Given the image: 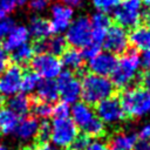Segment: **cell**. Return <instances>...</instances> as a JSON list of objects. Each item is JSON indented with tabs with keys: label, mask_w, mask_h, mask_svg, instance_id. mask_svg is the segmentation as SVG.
<instances>
[{
	"label": "cell",
	"mask_w": 150,
	"mask_h": 150,
	"mask_svg": "<svg viewBox=\"0 0 150 150\" xmlns=\"http://www.w3.org/2000/svg\"><path fill=\"white\" fill-rule=\"evenodd\" d=\"M28 32H29V35H32L35 40L46 39L52 34L50 23L48 20L41 16H33L29 21Z\"/></svg>",
	"instance_id": "24"
},
{
	"label": "cell",
	"mask_w": 150,
	"mask_h": 150,
	"mask_svg": "<svg viewBox=\"0 0 150 150\" xmlns=\"http://www.w3.org/2000/svg\"><path fill=\"white\" fill-rule=\"evenodd\" d=\"M118 98L125 116L139 118L150 112V91L141 86L124 89Z\"/></svg>",
	"instance_id": "3"
},
{
	"label": "cell",
	"mask_w": 150,
	"mask_h": 150,
	"mask_svg": "<svg viewBox=\"0 0 150 150\" xmlns=\"http://www.w3.org/2000/svg\"><path fill=\"white\" fill-rule=\"evenodd\" d=\"M52 108L53 105L50 103L43 102L35 98H32V107L30 110L33 111L34 116L38 118H42V120H47L49 116H52Z\"/></svg>",
	"instance_id": "28"
},
{
	"label": "cell",
	"mask_w": 150,
	"mask_h": 150,
	"mask_svg": "<svg viewBox=\"0 0 150 150\" xmlns=\"http://www.w3.org/2000/svg\"><path fill=\"white\" fill-rule=\"evenodd\" d=\"M90 143V137L87 136L86 134H81L74 138V141L70 143V145L68 146L69 150H84L87 148V145Z\"/></svg>",
	"instance_id": "33"
},
{
	"label": "cell",
	"mask_w": 150,
	"mask_h": 150,
	"mask_svg": "<svg viewBox=\"0 0 150 150\" xmlns=\"http://www.w3.org/2000/svg\"><path fill=\"white\" fill-rule=\"evenodd\" d=\"M100 52H101V45L95 43V42H93V41H90L88 45H86V46L82 47V49H81V53H82L84 60H86V59H87V60H90V59L95 57Z\"/></svg>",
	"instance_id": "34"
},
{
	"label": "cell",
	"mask_w": 150,
	"mask_h": 150,
	"mask_svg": "<svg viewBox=\"0 0 150 150\" xmlns=\"http://www.w3.org/2000/svg\"><path fill=\"white\" fill-rule=\"evenodd\" d=\"M52 115L54 118H66L70 116V108L69 104L66 102H59L52 108Z\"/></svg>",
	"instance_id": "31"
},
{
	"label": "cell",
	"mask_w": 150,
	"mask_h": 150,
	"mask_svg": "<svg viewBox=\"0 0 150 150\" xmlns=\"http://www.w3.org/2000/svg\"><path fill=\"white\" fill-rule=\"evenodd\" d=\"M40 122L36 117L33 116H23L21 120H19L15 129L14 135L15 137L21 142H29L34 139L38 135Z\"/></svg>",
	"instance_id": "15"
},
{
	"label": "cell",
	"mask_w": 150,
	"mask_h": 150,
	"mask_svg": "<svg viewBox=\"0 0 150 150\" xmlns=\"http://www.w3.org/2000/svg\"><path fill=\"white\" fill-rule=\"evenodd\" d=\"M27 4L29 5V8L34 12L43 11L47 7V1L46 0H29Z\"/></svg>",
	"instance_id": "38"
},
{
	"label": "cell",
	"mask_w": 150,
	"mask_h": 150,
	"mask_svg": "<svg viewBox=\"0 0 150 150\" xmlns=\"http://www.w3.org/2000/svg\"><path fill=\"white\" fill-rule=\"evenodd\" d=\"M29 40L28 28L25 26H15L11 33L4 39L2 47L6 52H13L14 49L27 43Z\"/></svg>",
	"instance_id": "17"
},
{
	"label": "cell",
	"mask_w": 150,
	"mask_h": 150,
	"mask_svg": "<svg viewBox=\"0 0 150 150\" xmlns=\"http://www.w3.org/2000/svg\"><path fill=\"white\" fill-rule=\"evenodd\" d=\"M12 55H11V59L12 61L14 62V64H18V66H23V64H27L30 62V60L33 59L34 56V49H33V46L28 45V43H25L22 45L21 47L14 49L13 52H11Z\"/></svg>",
	"instance_id": "26"
},
{
	"label": "cell",
	"mask_w": 150,
	"mask_h": 150,
	"mask_svg": "<svg viewBox=\"0 0 150 150\" xmlns=\"http://www.w3.org/2000/svg\"><path fill=\"white\" fill-rule=\"evenodd\" d=\"M141 62L143 63V66L150 70V49L145 50L144 54H143V57L141 59Z\"/></svg>",
	"instance_id": "44"
},
{
	"label": "cell",
	"mask_w": 150,
	"mask_h": 150,
	"mask_svg": "<svg viewBox=\"0 0 150 150\" xmlns=\"http://www.w3.org/2000/svg\"><path fill=\"white\" fill-rule=\"evenodd\" d=\"M18 1V5H25V4H27L29 0H16Z\"/></svg>",
	"instance_id": "47"
},
{
	"label": "cell",
	"mask_w": 150,
	"mask_h": 150,
	"mask_svg": "<svg viewBox=\"0 0 150 150\" xmlns=\"http://www.w3.org/2000/svg\"><path fill=\"white\" fill-rule=\"evenodd\" d=\"M16 0H0V20L7 18L16 7Z\"/></svg>",
	"instance_id": "35"
},
{
	"label": "cell",
	"mask_w": 150,
	"mask_h": 150,
	"mask_svg": "<svg viewBox=\"0 0 150 150\" xmlns=\"http://www.w3.org/2000/svg\"><path fill=\"white\" fill-rule=\"evenodd\" d=\"M121 1L122 0H91L93 6L96 8V11L105 14L114 12Z\"/></svg>",
	"instance_id": "30"
},
{
	"label": "cell",
	"mask_w": 150,
	"mask_h": 150,
	"mask_svg": "<svg viewBox=\"0 0 150 150\" xmlns=\"http://www.w3.org/2000/svg\"><path fill=\"white\" fill-rule=\"evenodd\" d=\"M136 135L139 141H150V123L143 124Z\"/></svg>",
	"instance_id": "37"
},
{
	"label": "cell",
	"mask_w": 150,
	"mask_h": 150,
	"mask_svg": "<svg viewBox=\"0 0 150 150\" xmlns=\"http://www.w3.org/2000/svg\"><path fill=\"white\" fill-rule=\"evenodd\" d=\"M84 150H109V146L107 143H104L100 139H95V141L90 142Z\"/></svg>",
	"instance_id": "39"
},
{
	"label": "cell",
	"mask_w": 150,
	"mask_h": 150,
	"mask_svg": "<svg viewBox=\"0 0 150 150\" xmlns=\"http://www.w3.org/2000/svg\"><path fill=\"white\" fill-rule=\"evenodd\" d=\"M67 48V41L64 36L56 34L54 36H48L46 39L36 40L33 45V49L36 54L39 53H48L52 55H61Z\"/></svg>",
	"instance_id": "14"
},
{
	"label": "cell",
	"mask_w": 150,
	"mask_h": 150,
	"mask_svg": "<svg viewBox=\"0 0 150 150\" xmlns=\"http://www.w3.org/2000/svg\"><path fill=\"white\" fill-rule=\"evenodd\" d=\"M67 43L75 48H82L91 41V25L87 16H79L66 30L64 36Z\"/></svg>",
	"instance_id": "6"
},
{
	"label": "cell",
	"mask_w": 150,
	"mask_h": 150,
	"mask_svg": "<svg viewBox=\"0 0 150 150\" xmlns=\"http://www.w3.org/2000/svg\"><path fill=\"white\" fill-rule=\"evenodd\" d=\"M91 25V41L98 45H102L107 35L108 29L111 26V19L108 14L97 12L90 18Z\"/></svg>",
	"instance_id": "16"
},
{
	"label": "cell",
	"mask_w": 150,
	"mask_h": 150,
	"mask_svg": "<svg viewBox=\"0 0 150 150\" xmlns=\"http://www.w3.org/2000/svg\"><path fill=\"white\" fill-rule=\"evenodd\" d=\"M30 107L32 98L25 93H18L11 96L7 101V108L19 117L27 116V114L30 111Z\"/></svg>",
	"instance_id": "20"
},
{
	"label": "cell",
	"mask_w": 150,
	"mask_h": 150,
	"mask_svg": "<svg viewBox=\"0 0 150 150\" xmlns=\"http://www.w3.org/2000/svg\"><path fill=\"white\" fill-rule=\"evenodd\" d=\"M82 131L89 137H101L105 132L104 123L97 116H95L84 128H82Z\"/></svg>",
	"instance_id": "29"
},
{
	"label": "cell",
	"mask_w": 150,
	"mask_h": 150,
	"mask_svg": "<svg viewBox=\"0 0 150 150\" xmlns=\"http://www.w3.org/2000/svg\"><path fill=\"white\" fill-rule=\"evenodd\" d=\"M18 150H32V149H30V148H27V146H22V148L18 149Z\"/></svg>",
	"instance_id": "50"
},
{
	"label": "cell",
	"mask_w": 150,
	"mask_h": 150,
	"mask_svg": "<svg viewBox=\"0 0 150 150\" xmlns=\"http://www.w3.org/2000/svg\"><path fill=\"white\" fill-rule=\"evenodd\" d=\"M70 115H71V121L76 124L79 128H84L96 115L94 110L90 108L89 104L84 102H76L74 105L70 108Z\"/></svg>",
	"instance_id": "18"
},
{
	"label": "cell",
	"mask_w": 150,
	"mask_h": 150,
	"mask_svg": "<svg viewBox=\"0 0 150 150\" xmlns=\"http://www.w3.org/2000/svg\"><path fill=\"white\" fill-rule=\"evenodd\" d=\"M32 150H59V148H56L54 144H49L48 142H45V143H38V145H35Z\"/></svg>",
	"instance_id": "42"
},
{
	"label": "cell",
	"mask_w": 150,
	"mask_h": 150,
	"mask_svg": "<svg viewBox=\"0 0 150 150\" xmlns=\"http://www.w3.org/2000/svg\"><path fill=\"white\" fill-rule=\"evenodd\" d=\"M142 4H144L146 7L150 8V0H142Z\"/></svg>",
	"instance_id": "48"
},
{
	"label": "cell",
	"mask_w": 150,
	"mask_h": 150,
	"mask_svg": "<svg viewBox=\"0 0 150 150\" xmlns=\"http://www.w3.org/2000/svg\"><path fill=\"white\" fill-rule=\"evenodd\" d=\"M77 136V127L71 118H54L50 123V139L56 148H68Z\"/></svg>",
	"instance_id": "5"
},
{
	"label": "cell",
	"mask_w": 150,
	"mask_h": 150,
	"mask_svg": "<svg viewBox=\"0 0 150 150\" xmlns=\"http://www.w3.org/2000/svg\"><path fill=\"white\" fill-rule=\"evenodd\" d=\"M102 45L109 53L123 54L129 46V34L121 26H110Z\"/></svg>",
	"instance_id": "11"
},
{
	"label": "cell",
	"mask_w": 150,
	"mask_h": 150,
	"mask_svg": "<svg viewBox=\"0 0 150 150\" xmlns=\"http://www.w3.org/2000/svg\"><path fill=\"white\" fill-rule=\"evenodd\" d=\"M46 1H49V0H46Z\"/></svg>",
	"instance_id": "52"
},
{
	"label": "cell",
	"mask_w": 150,
	"mask_h": 150,
	"mask_svg": "<svg viewBox=\"0 0 150 150\" xmlns=\"http://www.w3.org/2000/svg\"><path fill=\"white\" fill-rule=\"evenodd\" d=\"M145 22H146V28L150 29V13L145 15Z\"/></svg>",
	"instance_id": "46"
},
{
	"label": "cell",
	"mask_w": 150,
	"mask_h": 150,
	"mask_svg": "<svg viewBox=\"0 0 150 150\" xmlns=\"http://www.w3.org/2000/svg\"><path fill=\"white\" fill-rule=\"evenodd\" d=\"M8 66V55L7 52L4 49L2 45L0 43V74L7 68Z\"/></svg>",
	"instance_id": "40"
},
{
	"label": "cell",
	"mask_w": 150,
	"mask_h": 150,
	"mask_svg": "<svg viewBox=\"0 0 150 150\" xmlns=\"http://www.w3.org/2000/svg\"><path fill=\"white\" fill-rule=\"evenodd\" d=\"M141 67V57L138 52L132 49H127L120 59H117L116 67L111 74V82L115 88L127 89L138 75Z\"/></svg>",
	"instance_id": "1"
},
{
	"label": "cell",
	"mask_w": 150,
	"mask_h": 150,
	"mask_svg": "<svg viewBox=\"0 0 150 150\" xmlns=\"http://www.w3.org/2000/svg\"><path fill=\"white\" fill-rule=\"evenodd\" d=\"M60 61L61 64L64 66L69 71H79L84 64V57L81 50L75 47L66 48V50L61 54Z\"/></svg>",
	"instance_id": "19"
},
{
	"label": "cell",
	"mask_w": 150,
	"mask_h": 150,
	"mask_svg": "<svg viewBox=\"0 0 150 150\" xmlns=\"http://www.w3.org/2000/svg\"><path fill=\"white\" fill-rule=\"evenodd\" d=\"M0 150H7V149H6V148H5L2 144H0Z\"/></svg>",
	"instance_id": "51"
},
{
	"label": "cell",
	"mask_w": 150,
	"mask_h": 150,
	"mask_svg": "<svg viewBox=\"0 0 150 150\" xmlns=\"http://www.w3.org/2000/svg\"><path fill=\"white\" fill-rule=\"evenodd\" d=\"M137 135L134 132H117L109 141V150H132L137 143Z\"/></svg>",
	"instance_id": "22"
},
{
	"label": "cell",
	"mask_w": 150,
	"mask_h": 150,
	"mask_svg": "<svg viewBox=\"0 0 150 150\" xmlns=\"http://www.w3.org/2000/svg\"><path fill=\"white\" fill-rule=\"evenodd\" d=\"M142 0H122L114 11V19L118 26L134 29L139 26L143 18Z\"/></svg>",
	"instance_id": "4"
},
{
	"label": "cell",
	"mask_w": 150,
	"mask_h": 150,
	"mask_svg": "<svg viewBox=\"0 0 150 150\" xmlns=\"http://www.w3.org/2000/svg\"><path fill=\"white\" fill-rule=\"evenodd\" d=\"M60 2L64 4L69 7H77L83 2V0H60Z\"/></svg>",
	"instance_id": "45"
},
{
	"label": "cell",
	"mask_w": 150,
	"mask_h": 150,
	"mask_svg": "<svg viewBox=\"0 0 150 150\" xmlns=\"http://www.w3.org/2000/svg\"><path fill=\"white\" fill-rule=\"evenodd\" d=\"M139 82H141V87L149 90L150 91V70H145L139 76Z\"/></svg>",
	"instance_id": "41"
},
{
	"label": "cell",
	"mask_w": 150,
	"mask_h": 150,
	"mask_svg": "<svg viewBox=\"0 0 150 150\" xmlns=\"http://www.w3.org/2000/svg\"><path fill=\"white\" fill-rule=\"evenodd\" d=\"M74 11L64 4H55L52 7V19L49 21L52 33L60 34L69 27L73 21Z\"/></svg>",
	"instance_id": "12"
},
{
	"label": "cell",
	"mask_w": 150,
	"mask_h": 150,
	"mask_svg": "<svg viewBox=\"0 0 150 150\" xmlns=\"http://www.w3.org/2000/svg\"><path fill=\"white\" fill-rule=\"evenodd\" d=\"M56 86L59 96L63 102L70 104L76 103L81 97V81L73 74V71H61L56 77Z\"/></svg>",
	"instance_id": "8"
},
{
	"label": "cell",
	"mask_w": 150,
	"mask_h": 150,
	"mask_svg": "<svg viewBox=\"0 0 150 150\" xmlns=\"http://www.w3.org/2000/svg\"><path fill=\"white\" fill-rule=\"evenodd\" d=\"M96 115L104 124H118L125 118V112L121 105L120 98L111 95L95 104Z\"/></svg>",
	"instance_id": "9"
},
{
	"label": "cell",
	"mask_w": 150,
	"mask_h": 150,
	"mask_svg": "<svg viewBox=\"0 0 150 150\" xmlns=\"http://www.w3.org/2000/svg\"><path fill=\"white\" fill-rule=\"evenodd\" d=\"M132 150H150V141H139V142H137Z\"/></svg>",
	"instance_id": "43"
},
{
	"label": "cell",
	"mask_w": 150,
	"mask_h": 150,
	"mask_svg": "<svg viewBox=\"0 0 150 150\" xmlns=\"http://www.w3.org/2000/svg\"><path fill=\"white\" fill-rule=\"evenodd\" d=\"M129 43L137 50L150 49V29L146 27H136L129 34Z\"/></svg>",
	"instance_id": "23"
},
{
	"label": "cell",
	"mask_w": 150,
	"mask_h": 150,
	"mask_svg": "<svg viewBox=\"0 0 150 150\" xmlns=\"http://www.w3.org/2000/svg\"><path fill=\"white\" fill-rule=\"evenodd\" d=\"M117 63V57L115 54L109 52H100L95 57L90 59L88 62V68L91 74L100 76L111 75Z\"/></svg>",
	"instance_id": "13"
},
{
	"label": "cell",
	"mask_w": 150,
	"mask_h": 150,
	"mask_svg": "<svg viewBox=\"0 0 150 150\" xmlns=\"http://www.w3.org/2000/svg\"><path fill=\"white\" fill-rule=\"evenodd\" d=\"M115 86L107 76L87 74L81 81V97L84 103L93 105L114 95Z\"/></svg>",
	"instance_id": "2"
},
{
	"label": "cell",
	"mask_w": 150,
	"mask_h": 150,
	"mask_svg": "<svg viewBox=\"0 0 150 150\" xmlns=\"http://www.w3.org/2000/svg\"><path fill=\"white\" fill-rule=\"evenodd\" d=\"M2 104H4V97H2V95L0 94V109L2 108Z\"/></svg>",
	"instance_id": "49"
},
{
	"label": "cell",
	"mask_w": 150,
	"mask_h": 150,
	"mask_svg": "<svg viewBox=\"0 0 150 150\" xmlns=\"http://www.w3.org/2000/svg\"><path fill=\"white\" fill-rule=\"evenodd\" d=\"M36 98L47 103H53L59 98V91L56 81L54 80H40L36 87Z\"/></svg>",
	"instance_id": "21"
},
{
	"label": "cell",
	"mask_w": 150,
	"mask_h": 150,
	"mask_svg": "<svg viewBox=\"0 0 150 150\" xmlns=\"http://www.w3.org/2000/svg\"><path fill=\"white\" fill-rule=\"evenodd\" d=\"M36 138L39 143H45L50 139V123L47 120H42V122H40Z\"/></svg>",
	"instance_id": "32"
},
{
	"label": "cell",
	"mask_w": 150,
	"mask_h": 150,
	"mask_svg": "<svg viewBox=\"0 0 150 150\" xmlns=\"http://www.w3.org/2000/svg\"><path fill=\"white\" fill-rule=\"evenodd\" d=\"M20 117L11 111L8 108L0 109V134H12L19 122Z\"/></svg>",
	"instance_id": "25"
},
{
	"label": "cell",
	"mask_w": 150,
	"mask_h": 150,
	"mask_svg": "<svg viewBox=\"0 0 150 150\" xmlns=\"http://www.w3.org/2000/svg\"><path fill=\"white\" fill-rule=\"evenodd\" d=\"M21 66L12 64L0 74V94L2 96H13L20 91L22 79Z\"/></svg>",
	"instance_id": "10"
},
{
	"label": "cell",
	"mask_w": 150,
	"mask_h": 150,
	"mask_svg": "<svg viewBox=\"0 0 150 150\" xmlns=\"http://www.w3.org/2000/svg\"><path fill=\"white\" fill-rule=\"evenodd\" d=\"M33 71H35L41 79L54 80L62 71V64L57 56L48 53H39L30 60Z\"/></svg>",
	"instance_id": "7"
},
{
	"label": "cell",
	"mask_w": 150,
	"mask_h": 150,
	"mask_svg": "<svg viewBox=\"0 0 150 150\" xmlns=\"http://www.w3.org/2000/svg\"><path fill=\"white\" fill-rule=\"evenodd\" d=\"M14 27H15V25H14L13 19H11L8 16L5 19H1L0 20V39H5Z\"/></svg>",
	"instance_id": "36"
},
{
	"label": "cell",
	"mask_w": 150,
	"mask_h": 150,
	"mask_svg": "<svg viewBox=\"0 0 150 150\" xmlns=\"http://www.w3.org/2000/svg\"><path fill=\"white\" fill-rule=\"evenodd\" d=\"M41 77L33 70H28L26 73H22V79H21V86L20 90L25 94L32 93L33 90L36 89Z\"/></svg>",
	"instance_id": "27"
}]
</instances>
